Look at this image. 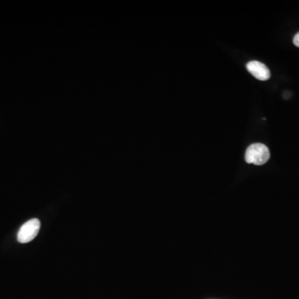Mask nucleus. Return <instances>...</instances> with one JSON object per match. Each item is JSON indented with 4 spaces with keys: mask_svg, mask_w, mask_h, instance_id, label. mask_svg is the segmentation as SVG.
Segmentation results:
<instances>
[{
    "mask_svg": "<svg viewBox=\"0 0 299 299\" xmlns=\"http://www.w3.org/2000/svg\"><path fill=\"white\" fill-rule=\"evenodd\" d=\"M247 70L252 76L260 81H267L270 78V72L267 66L258 61H251L246 65Z\"/></svg>",
    "mask_w": 299,
    "mask_h": 299,
    "instance_id": "nucleus-3",
    "label": "nucleus"
},
{
    "mask_svg": "<svg viewBox=\"0 0 299 299\" xmlns=\"http://www.w3.org/2000/svg\"><path fill=\"white\" fill-rule=\"evenodd\" d=\"M270 157V150L262 143L252 144L246 150V160L248 164L261 166L265 164Z\"/></svg>",
    "mask_w": 299,
    "mask_h": 299,
    "instance_id": "nucleus-1",
    "label": "nucleus"
},
{
    "mask_svg": "<svg viewBox=\"0 0 299 299\" xmlns=\"http://www.w3.org/2000/svg\"><path fill=\"white\" fill-rule=\"evenodd\" d=\"M294 44L295 46L299 48V32L295 35L294 38Z\"/></svg>",
    "mask_w": 299,
    "mask_h": 299,
    "instance_id": "nucleus-4",
    "label": "nucleus"
},
{
    "mask_svg": "<svg viewBox=\"0 0 299 299\" xmlns=\"http://www.w3.org/2000/svg\"><path fill=\"white\" fill-rule=\"evenodd\" d=\"M41 224L38 218H32L24 224L18 233V241L21 244H27L38 236Z\"/></svg>",
    "mask_w": 299,
    "mask_h": 299,
    "instance_id": "nucleus-2",
    "label": "nucleus"
}]
</instances>
